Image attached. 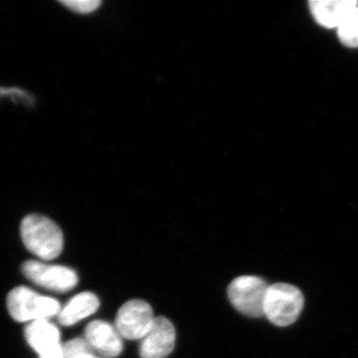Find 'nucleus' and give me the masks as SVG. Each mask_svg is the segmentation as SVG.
Here are the masks:
<instances>
[{"mask_svg": "<svg viewBox=\"0 0 358 358\" xmlns=\"http://www.w3.org/2000/svg\"><path fill=\"white\" fill-rule=\"evenodd\" d=\"M20 234L26 248L44 261L54 260L60 255L64 237L60 227L46 216L30 214L23 219Z\"/></svg>", "mask_w": 358, "mask_h": 358, "instance_id": "1", "label": "nucleus"}, {"mask_svg": "<svg viewBox=\"0 0 358 358\" xmlns=\"http://www.w3.org/2000/svg\"><path fill=\"white\" fill-rule=\"evenodd\" d=\"M7 308L13 320L29 324L58 317L61 310V305L57 300L41 296L26 287H18L9 293Z\"/></svg>", "mask_w": 358, "mask_h": 358, "instance_id": "2", "label": "nucleus"}, {"mask_svg": "<svg viewBox=\"0 0 358 358\" xmlns=\"http://www.w3.org/2000/svg\"><path fill=\"white\" fill-rule=\"evenodd\" d=\"M303 308V294L296 287L284 282L268 287L264 315L275 326H291L300 317Z\"/></svg>", "mask_w": 358, "mask_h": 358, "instance_id": "3", "label": "nucleus"}, {"mask_svg": "<svg viewBox=\"0 0 358 358\" xmlns=\"http://www.w3.org/2000/svg\"><path fill=\"white\" fill-rule=\"evenodd\" d=\"M264 280L254 275H242L228 287V296L238 312L250 317L264 315V301L268 289Z\"/></svg>", "mask_w": 358, "mask_h": 358, "instance_id": "4", "label": "nucleus"}, {"mask_svg": "<svg viewBox=\"0 0 358 358\" xmlns=\"http://www.w3.org/2000/svg\"><path fill=\"white\" fill-rule=\"evenodd\" d=\"M22 273L33 284L57 293L69 292L78 284L76 272L64 266L27 261L22 265Z\"/></svg>", "mask_w": 358, "mask_h": 358, "instance_id": "5", "label": "nucleus"}, {"mask_svg": "<svg viewBox=\"0 0 358 358\" xmlns=\"http://www.w3.org/2000/svg\"><path fill=\"white\" fill-rule=\"evenodd\" d=\"M155 319L152 308L147 301H129L117 312L115 327L122 338L136 341L148 333Z\"/></svg>", "mask_w": 358, "mask_h": 358, "instance_id": "6", "label": "nucleus"}, {"mask_svg": "<svg viewBox=\"0 0 358 358\" xmlns=\"http://www.w3.org/2000/svg\"><path fill=\"white\" fill-rule=\"evenodd\" d=\"M25 338L39 358H63L60 331L48 320L28 324L25 329Z\"/></svg>", "mask_w": 358, "mask_h": 358, "instance_id": "7", "label": "nucleus"}, {"mask_svg": "<svg viewBox=\"0 0 358 358\" xmlns=\"http://www.w3.org/2000/svg\"><path fill=\"white\" fill-rule=\"evenodd\" d=\"M176 329L164 317H155L148 333L141 339V358H166L173 352L176 345Z\"/></svg>", "mask_w": 358, "mask_h": 358, "instance_id": "8", "label": "nucleus"}, {"mask_svg": "<svg viewBox=\"0 0 358 358\" xmlns=\"http://www.w3.org/2000/svg\"><path fill=\"white\" fill-rule=\"evenodd\" d=\"M85 338L93 352L106 358L119 357L122 352V338L115 327L105 320H94L85 329Z\"/></svg>", "mask_w": 358, "mask_h": 358, "instance_id": "9", "label": "nucleus"}, {"mask_svg": "<svg viewBox=\"0 0 358 358\" xmlns=\"http://www.w3.org/2000/svg\"><path fill=\"white\" fill-rule=\"evenodd\" d=\"M358 6L352 0H313L310 2L313 17L327 28H338L350 11Z\"/></svg>", "mask_w": 358, "mask_h": 358, "instance_id": "10", "label": "nucleus"}, {"mask_svg": "<svg viewBox=\"0 0 358 358\" xmlns=\"http://www.w3.org/2000/svg\"><path fill=\"white\" fill-rule=\"evenodd\" d=\"M99 307L100 301L96 294L88 292L76 294L66 303L64 308H61L57 317L59 322L64 327L74 326L80 320L95 313Z\"/></svg>", "mask_w": 358, "mask_h": 358, "instance_id": "11", "label": "nucleus"}, {"mask_svg": "<svg viewBox=\"0 0 358 358\" xmlns=\"http://www.w3.org/2000/svg\"><path fill=\"white\" fill-rule=\"evenodd\" d=\"M338 38L341 43L350 48L358 47V6L350 11L338 28Z\"/></svg>", "mask_w": 358, "mask_h": 358, "instance_id": "12", "label": "nucleus"}, {"mask_svg": "<svg viewBox=\"0 0 358 358\" xmlns=\"http://www.w3.org/2000/svg\"><path fill=\"white\" fill-rule=\"evenodd\" d=\"M10 99L13 103H22L27 108L34 107L35 98L25 90L15 88V87H0V99Z\"/></svg>", "mask_w": 358, "mask_h": 358, "instance_id": "13", "label": "nucleus"}, {"mask_svg": "<svg viewBox=\"0 0 358 358\" xmlns=\"http://www.w3.org/2000/svg\"><path fill=\"white\" fill-rule=\"evenodd\" d=\"M92 353L93 350L85 338H74L63 345V358H78Z\"/></svg>", "mask_w": 358, "mask_h": 358, "instance_id": "14", "label": "nucleus"}, {"mask_svg": "<svg viewBox=\"0 0 358 358\" xmlns=\"http://www.w3.org/2000/svg\"><path fill=\"white\" fill-rule=\"evenodd\" d=\"M60 3L77 13H93L102 4L100 0H61Z\"/></svg>", "mask_w": 358, "mask_h": 358, "instance_id": "15", "label": "nucleus"}, {"mask_svg": "<svg viewBox=\"0 0 358 358\" xmlns=\"http://www.w3.org/2000/svg\"><path fill=\"white\" fill-rule=\"evenodd\" d=\"M78 358H98L94 355V353H92V355H82V357H78Z\"/></svg>", "mask_w": 358, "mask_h": 358, "instance_id": "16", "label": "nucleus"}]
</instances>
